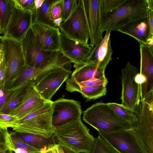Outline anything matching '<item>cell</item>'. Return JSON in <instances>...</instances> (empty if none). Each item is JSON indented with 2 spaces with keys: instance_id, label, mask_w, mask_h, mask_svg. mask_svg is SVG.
I'll return each mask as SVG.
<instances>
[{
  "instance_id": "6da1fadb",
  "label": "cell",
  "mask_w": 153,
  "mask_h": 153,
  "mask_svg": "<svg viewBox=\"0 0 153 153\" xmlns=\"http://www.w3.org/2000/svg\"><path fill=\"white\" fill-rule=\"evenodd\" d=\"M54 127L53 134L58 144L75 153H90L95 138L81 117Z\"/></svg>"
},
{
  "instance_id": "7a4b0ae2",
  "label": "cell",
  "mask_w": 153,
  "mask_h": 153,
  "mask_svg": "<svg viewBox=\"0 0 153 153\" xmlns=\"http://www.w3.org/2000/svg\"><path fill=\"white\" fill-rule=\"evenodd\" d=\"M83 120L98 132H107L130 130L131 123L118 116L108 105L101 101L82 112Z\"/></svg>"
},
{
  "instance_id": "3957f363",
  "label": "cell",
  "mask_w": 153,
  "mask_h": 153,
  "mask_svg": "<svg viewBox=\"0 0 153 153\" xmlns=\"http://www.w3.org/2000/svg\"><path fill=\"white\" fill-rule=\"evenodd\" d=\"M26 65L43 69L55 65L66 66L70 61L60 51L48 52L41 50L37 44L31 27L21 41Z\"/></svg>"
},
{
  "instance_id": "277c9868",
  "label": "cell",
  "mask_w": 153,
  "mask_h": 153,
  "mask_svg": "<svg viewBox=\"0 0 153 153\" xmlns=\"http://www.w3.org/2000/svg\"><path fill=\"white\" fill-rule=\"evenodd\" d=\"M146 0H126L117 9L102 17L101 32L117 30L133 22L146 18Z\"/></svg>"
},
{
  "instance_id": "5b68a950",
  "label": "cell",
  "mask_w": 153,
  "mask_h": 153,
  "mask_svg": "<svg viewBox=\"0 0 153 153\" xmlns=\"http://www.w3.org/2000/svg\"><path fill=\"white\" fill-rule=\"evenodd\" d=\"M137 120L130 130L146 153H153V95L133 110Z\"/></svg>"
},
{
  "instance_id": "8992f818",
  "label": "cell",
  "mask_w": 153,
  "mask_h": 153,
  "mask_svg": "<svg viewBox=\"0 0 153 153\" xmlns=\"http://www.w3.org/2000/svg\"><path fill=\"white\" fill-rule=\"evenodd\" d=\"M53 101L44 105L19 120V124L12 128L16 132L33 134L48 137L54 131L52 123Z\"/></svg>"
},
{
  "instance_id": "52a82bcc",
  "label": "cell",
  "mask_w": 153,
  "mask_h": 153,
  "mask_svg": "<svg viewBox=\"0 0 153 153\" xmlns=\"http://www.w3.org/2000/svg\"><path fill=\"white\" fill-rule=\"evenodd\" d=\"M3 60L6 71L3 84L4 91L26 65L21 41L2 36Z\"/></svg>"
},
{
  "instance_id": "ba28073f",
  "label": "cell",
  "mask_w": 153,
  "mask_h": 153,
  "mask_svg": "<svg viewBox=\"0 0 153 153\" xmlns=\"http://www.w3.org/2000/svg\"><path fill=\"white\" fill-rule=\"evenodd\" d=\"M71 65H56L44 71L36 81L34 86L41 97L47 101L51 100L53 96L72 73Z\"/></svg>"
},
{
  "instance_id": "9c48e42d",
  "label": "cell",
  "mask_w": 153,
  "mask_h": 153,
  "mask_svg": "<svg viewBox=\"0 0 153 153\" xmlns=\"http://www.w3.org/2000/svg\"><path fill=\"white\" fill-rule=\"evenodd\" d=\"M59 28L61 33L69 37L88 44L89 36L82 0H78L74 10Z\"/></svg>"
},
{
  "instance_id": "30bf717a",
  "label": "cell",
  "mask_w": 153,
  "mask_h": 153,
  "mask_svg": "<svg viewBox=\"0 0 153 153\" xmlns=\"http://www.w3.org/2000/svg\"><path fill=\"white\" fill-rule=\"evenodd\" d=\"M138 73V69L129 62L122 70L121 104L133 110L140 102V85L134 80Z\"/></svg>"
},
{
  "instance_id": "8fae6325",
  "label": "cell",
  "mask_w": 153,
  "mask_h": 153,
  "mask_svg": "<svg viewBox=\"0 0 153 153\" xmlns=\"http://www.w3.org/2000/svg\"><path fill=\"white\" fill-rule=\"evenodd\" d=\"M98 134L119 153H146L130 130Z\"/></svg>"
},
{
  "instance_id": "7c38bea8",
  "label": "cell",
  "mask_w": 153,
  "mask_h": 153,
  "mask_svg": "<svg viewBox=\"0 0 153 153\" xmlns=\"http://www.w3.org/2000/svg\"><path fill=\"white\" fill-rule=\"evenodd\" d=\"M92 48L90 44L71 39L61 32L59 51L76 66L87 63Z\"/></svg>"
},
{
  "instance_id": "4fadbf2b",
  "label": "cell",
  "mask_w": 153,
  "mask_h": 153,
  "mask_svg": "<svg viewBox=\"0 0 153 153\" xmlns=\"http://www.w3.org/2000/svg\"><path fill=\"white\" fill-rule=\"evenodd\" d=\"M52 123L53 126L81 117L80 103L73 100L60 98L52 102Z\"/></svg>"
},
{
  "instance_id": "5bb4252c",
  "label": "cell",
  "mask_w": 153,
  "mask_h": 153,
  "mask_svg": "<svg viewBox=\"0 0 153 153\" xmlns=\"http://www.w3.org/2000/svg\"><path fill=\"white\" fill-rule=\"evenodd\" d=\"M88 28L90 45L93 48L102 37L101 32V0H82Z\"/></svg>"
},
{
  "instance_id": "9a60e30c",
  "label": "cell",
  "mask_w": 153,
  "mask_h": 153,
  "mask_svg": "<svg viewBox=\"0 0 153 153\" xmlns=\"http://www.w3.org/2000/svg\"><path fill=\"white\" fill-rule=\"evenodd\" d=\"M32 24V13L14 7L4 36L21 41Z\"/></svg>"
},
{
  "instance_id": "2e32d148",
  "label": "cell",
  "mask_w": 153,
  "mask_h": 153,
  "mask_svg": "<svg viewBox=\"0 0 153 153\" xmlns=\"http://www.w3.org/2000/svg\"><path fill=\"white\" fill-rule=\"evenodd\" d=\"M31 28L41 50L48 52L59 51L61 32L59 28L38 23H32Z\"/></svg>"
},
{
  "instance_id": "e0dca14e",
  "label": "cell",
  "mask_w": 153,
  "mask_h": 153,
  "mask_svg": "<svg viewBox=\"0 0 153 153\" xmlns=\"http://www.w3.org/2000/svg\"><path fill=\"white\" fill-rule=\"evenodd\" d=\"M111 31H106L104 36L93 48L88 58L87 63L93 64L105 70L112 59L113 51L110 38Z\"/></svg>"
},
{
  "instance_id": "ac0fdd59",
  "label": "cell",
  "mask_w": 153,
  "mask_h": 153,
  "mask_svg": "<svg viewBox=\"0 0 153 153\" xmlns=\"http://www.w3.org/2000/svg\"><path fill=\"white\" fill-rule=\"evenodd\" d=\"M47 101L36 90L34 85H33L27 89L19 105L8 114L15 116L20 120L44 105Z\"/></svg>"
},
{
  "instance_id": "d6986e66",
  "label": "cell",
  "mask_w": 153,
  "mask_h": 153,
  "mask_svg": "<svg viewBox=\"0 0 153 153\" xmlns=\"http://www.w3.org/2000/svg\"><path fill=\"white\" fill-rule=\"evenodd\" d=\"M105 70L90 63L77 65L71 77L78 83L92 79H105Z\"/></svg>"
},
{
  "instance_id": "ffe728a7",
  "label": "cell",
  "mask_w": 153,
  "mask_h": 153,
  "mask_svg": "<svg viewBox=\"0 0 153 153\" xmlns=\"http://www.w3.org/2000/svg\"><path fill=\"white\" fill-rule=\"evenodd\" d=\"M106 85H100L89 87H81L71 77L66 82V90L69 92L77 91L86 99L87 102L96 100L106 95Z\"/></svg>"
},
{
  "instance_id": "44dd1931",
  "label": "cell",
  "mask_w": 153,
  "mask_h": 153,
  "mask_svg": "<svg viewBox=\"0 0 153 153\" xmlns=\"http://www.w3.org/2000/svg\"><path fill=\"white\" fill-rule=\"evenodd\" d=\"M117 31L128 35L136 40L140 45H146L149 36L146 18L130 22Z\"/></svg>"
},
{
  "instance_id": "7402d4cb",
  "label": "cell",
  "mask_w": 153,
  "mask_h": 153,
  "mask_svg": "<svg viewBox=\"0 0 153 153\" xmlns=\"http://www.w3.org/2000/svg\"><path fill=\"white\" fill-rule=\"evenodd\" d=\"M16 133L18 137L42 153H44L48 149L57 144L53 134L51 137H47L33 134L17 132Z\"/></svg>"
},
{
  "instance_id": "603a6c76",
  "label": "cell",
  "mask_w": 153,
  "mask_h": 153,
  "mask_svg": "<svg viewBox=\"0 0 153 153\" xmlns=\"http://www.w3.org/2000/svg\"><path fill=\"white\" fill-rule=\"evenodd\" d=\"M34 84L31 82H26L13 90L1 108L0 113L8 114L17 108L22 101L29 87Z\"/></svg>"
},
{
  "instance_id": "cb8c5ba5",
  "label": "cell",
  "mask_w": 153,
  "mask_h": 153,
  "mask_svg": "<svg viewBox=\"0 0 153 153\" xmlns=\"http://www.w3.org/2000/svg\"><path fill=\"white\" fill-rule=\"evenodd\" d=\"M51 67L45 69H38L25 65L19 75L10 84L7 90H14L27 82H31L35 84L39 76Z\"/></svg>"
},
{
  "instance_id": "d4e9b609",
  "label": "cell",
  "mask_w": 153,
  "mask_h": 153,
  "mask_svg": "<svg viewBox=\"0 0 153 153\" xmlns=\"http://www.w3.org/2000/svg\"><path fill=\"white\" fill-rule=\"evenodd\" d=\"M55 0H45L41 7L32 15V23H38L52 27H56L51 16V9Z\"/></svg>"
},
{
  "instance_id": "484cf974",
  "label": "cell",
  "mask_w": 153,
  "mask_h": 153,
  "mask_svg": "<svg viewBox=\"0 0 153 153\" xmlns=\"http://www.w3.org/2000/svg\"><path fill=\"white\" fill-rule=\"evenodd\" d=\"M14 6L11 0H0V33L4 34Z\"/></svg>"
},
{
  "instance_id": "4316f807",
  "label": "cell",
  "mask_w": 153,
  "mask_h": 153,
  "mask_svg": "<svg viewBox=\"0 0 153 153\" xmlns=\"http://www.w3.org/2000/svg\"><path fill=\"white\" fill-rule=\"evenodd\" d=\"M8 148L14 152L17 148L25 150L29 152L42 153L39 150L31 146L18 137L15 131L9 132L7 136Z\"/></svg>"
},
{
  "instance_id": "83f0119b",
  "label": "cell",
  "mask_w": 153,
  "mask_h": 153,
  "mask_svg": "<svg viewBox=\"0 0 153 153\" xmlns=\"http://www.w3.org/2000/svg\"><path fill=\"white\" fill-rule=\"evenodd\" d=\"M107 104L118 116L129 122L131 125L136 120L135 114L133 110L121 104L111 102Z\"/></svg>"
},
{
  "instance_id": "f1b7e54d",
  "label": "cell",
  "mask_w": 153,
  "mask_h": 153,
  "mask_svg": "<svg viewBox=\"0 0 153 153\" xmlns=\"http://www.w3.org/2000/svg\"><path fill=\"white\" fill-rule=\"evenodd\" d=\"M90 153H119L114 147L99 135L95 138Z\"/></svg>"
},
{
  "instance_id": "f546056e",
  "label": "cell",
  "mask_w": 153,
  "mask_h": 153,
  "mask_svg": "<svg viewBox=\"0 0 153 153\" xmlns=\"http://www.w3.org/2000/svg\"><path fill=\"white\" fill-rule=\"evenodd\" d=\"M126 0H101V8L102 18L123 4Z\"/></svg>"
},
{
  "instance_id": "4dcf8cb0",
  "label": "cell",
  "mask_w": 153,
  "mask_h": 153,
  "mask_svg": "<svg viewBox=\"0 0 153 153\" xmlns=\"http://www.w3.org/2000/svg\"><path fill=\"white\" fill-rule=\"evenodd\" d=\"M19 124V119L16 116L0 113V130L13 128Z\"/></svg>"
},
{
  "instance_id": "1f68e13d",
  "label": "cell",
  "mask_w": 153,
  "mask_h": 153,
  "mask_svg": "<svg viewBox=\"0 0 153 153\" xmlns=\"http://www.w3.org/2000/svg\"><path fill=\"white\" fill-rule=\"evenodd\" d=\"M14 7L16 8L30 11L32 15L37 10L34 4V0H11Z\"/></svg>"
},
{
  "instance_id": "d6a6232c",
  "label": "cell",
  "mask_w": 153,
  "mask_h": 153,
  "mask_svg": "<svg viewBox=\"0 0 153 153\" xmlns=\"http://www.w3.org/2000/svg\"><path fill=\"white\" fill-rule=\"evenodd\" d=\"M77 0H63L62 9V21H65L70 16L76 7Z\"/></svg>"
},
{
  "instance_id": "836d02e7",
  "label": "cell",
  "mask_w": 153,
  "mask_h": 153,
  "mask_svg": "<svg viewBox=\"0 0 153 153\" xmlns=\"http://www.w3.org/2000/svg\"><path fill=\"white\" fill-rule=\"evenodd\" d=\"M146 19L149 30V37L153 36V0H146Z\"/></svg>"
},
{
  "instance_id": "e575fe53",
  "label": "cell",
  "mask_w": 153,
  "mask_h": 153,
  "mask_svg": "<svg viewBox=\"0 0 153 153\" xmlns=\"http://www.w3.org/2000/svg\"><path fill=\"white\" fill-rule=\"evenodd\" d=\"M63 0H55L52 5L51 13V19L53 22L56 19L59 18L62 19Z\"/></svg>"
},
{
  "instance_id": "d590c367",
  "label": "cell",
  "mask_w": 153,
  "mask_h": 153,
  "mask_svg": "<svg viewBox=\"0 0 153 153\" xmlns=\"http://www.w3.org/2000/svg\"><path fill=\"white\" fill-rule=\"evenodd\" d=\"M108 83L107 78L105 79H99L88 80L79 83H78L81 87H89L100 85H106Z\"/></svg>"
},
{
  "instance_id": "8d00e7d4",
  "label": "cell",
  "mask_w": 153,
  "mask_h": 153,
  "mask_svg": "<svg viewBox=\"0 0 153 153\" xmlns=\"http://www.w3.org/2000/svg\"><path fill=\"white\" fill-rule=\"evenodd\" d=\"M9 132L7 129L0 130V151H3L8 148L7 138Z\"/></svg>"
},
{
  "instance_id": "74e56055",
  "label": "cell",
  "mask_w": 153,
  "mask_h": 153,
  "mask_svg": "<svg viewBox=\"0 0 153 153\" xmlns=\"http://www.w3.org/2000/svg\"><path fill=\"white\" fill-rule=\"evenodd\" d=\"M12 91L13 90H7L4 91L3 85L0 88V111Z\"/></svg>"
},
{
  "instance_id": "f35d334b",
  "label": "cell",
  "mask_w": 153,
  "mask_h": 153,
  "mask_svg": "<svg viewBox=\"0 0 153 153\" xmlns=\"http://www.w3.org/2000/svg\"><path fill=\"white\" fill-rule=\"evenodd\" d=\"M6 71V66L3 59L0 63V88L2 86H3Z\"/></svg>"
},
{
  "instance_id": "ab89813d",
  "label": "cell",
  "mask_w": 153,
  "mask_h": 153,
  "mask_svg": "<svg viewBox=\"0 0 153 153\" xmlns=\"http://www.w3.org/2000/svg\"><path fill=\"white\" fill-rule=\"evenodd\" d=\"M57 146L59 153H75L64 146L58 144Z\"/></svg>"
},
{
  "instance_id": "60d3db41",
  "label": "cell",
  "mask_w": 153,
  "mask_h": 153,
  "mask_svg": "<svg viewBox=\"0 0 153 153\" xmlns=\"http://www.w3.org/2000/svg\"><path fill=\"white\" fill-rule=\"evenodd\" d=\"M58 144L50 147L44 153H59L58 146Z\"/></svg>"
},
{
  "instance_id": "b9f144b4",
  "label": "cell",
  "mask_w": 153,
  "mask_h": 153,
  "mask_svg": "<svg viewBox=\"0 0 153 153\" xmlns=\"http://www.w3.org/2000/svg\"><path fill=\"white\" fill-rule=\"evenodd\" d=\"M45 0H34V4L36 9L37 10L42 6Z\"/></svg>"
},
{
  "instance_id": "7bdbcfd3",
  "label": "cell",
  "mask_w": 153,
  "mask_h": 153,
  "mask_svg": "<svg viewBox=\"0 0 153 153\" xmlns=\"http://www.w3.org/2000/svg\"><path fill=\"white\" fill-rule=\"evenodd\" d=\"M146 45L150 47H153V36L147 38L146 41Z\"/></svg>"
},
{
  "instance_id": "ee69618b",
  "label": "cell",
  "mask_w": 153,
  "mask_h": 153,
  "mask_svg": "<svg viewBox=\"0 0 153 153\" xmlns=\"http://www.w3.org/2000/svg\"><path fill=\"white\" fill-rule=\"evenodd\" d=\"M15 153H29L27 151L20 148L16 149L14 151Z\"/></svg>"
},
{
  "instance_id": "f6af8a7d",
  "label": "cell",
  "mask_w": 153,
  "mask_h": 153,
  "mask_svg": "<svg viewBox=\"0 0 153 153\" xmlns=\"http://www.w3.org/2000/svg\"><path fill=\"white\" fill-rule=\"evenodd\" d=\"M13 151L9 148H7L6 149L0 151V153H13Z\"/></svg>"
},
{
  "instance_id": "bcb514c9",
  "label": "cell",
  "mask_w": 153,
  "mask_h": 153,
  "mask_svg": "<svg viewBox=\"0 0 153 153\" xmlns=\"http://www.w3.org/2000/svg\"><path fill=\"white\" fill-rule=\"evenodd\" d=\"M3 47V41L2 36H0V52L2 51Z\"/></svg>"
},
{
  "instance_id": "7dc6e473",
  "label": "cell",
  "mask_w": 153,
  "mask_h": 153,
  "mask_svg": "<svg viewBox=\"0 0 153 153\" xmlns=\"http://www.w3.org/2000/svg\"><path fill=\"white\" fill-rule=\"evenodd\" d=\"M3 58V54L2 51L0 52V63L2 60Z\"/></svg>"
},
{
  "instance_id": "c3c4849f",
  "label": "cell",
  "mask_w": 153,
  "mask_h": 153,
  "mask_svg": "<svg viewBox=\"0 0 153 153\" xmlns=\"http://www.w3.org/2000/svg\"><path fill=\"white\" fill-rule=\"evenodd\" d=\"M34 153V152H30V153Z\"/></svg>"
},
{
  "instance_id": "681fc988",
  "label": "cell",
  "mask_w": 153,
  "mask_h": 153,
  "mask_svg": "<svg viewBox=\"0 0 153 153\" xmlns=\"http://www.w3.org/2000/svg\"><path fill=\"white\" fill-rule=\"evenodd\" d=\"M84 153V152H80V153Z\"/></svg>"
},
{
  "instance_id": "f907efd6",
  "label": "cell",
  "mask_w": 153,
  "mask_h": 153,
  "mask_svg": "<svg viewBox=\"0 0 153 153\" xmlns=\"http://www.w3.org/2000/svg\"></svg>"
}]
</instances>
